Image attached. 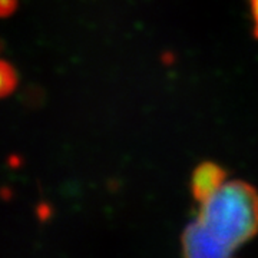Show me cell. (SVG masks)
<instances>
[{"instance_id": "6da1fadb", "label": "cell", "mask_w": 258, "mask_h": 258, "mask_svg": "<svg viewBox=\"0 0 258 258\" xmlns=\"http://www.w3.org/2000/svg\"><path fill=\"white\" fill-rule=\"evenodd\" d=\"M258 234V191L244 181L224 184L198 218L182 232V254L188 258H227Z\"/></svg>"}, {"instance_id": "7a4b0ae2", "label": "cell", "mask_w": 258, "mask_h": 258, "mask_svg": "<svg viewBox=\"0 0 258 258\" xmlns=\"http://www.w3.org/2000/svg\"><path fill=\"white\" fill-rule=\"evenodd\" d=\"M228 172L221 165L207 161L194 169L191 176V194L197 203L204 204L221 188Z\"/></svg>"}, {"instance_id": "3957f363", "label": "cell", "mask_w": 258, "mask_h": 258, "mask_svg": "<svg viewBox=\"0 0 258 258\" xmlns=\"http://www.w3.org/2000/svg\"><path fill=\"white\" fill-rule=\"evenodd\" d=\"M18 86L16 69L5 60H0V98H6Z\"/></svg>"}, {"instance_id": "277c9868", "label": "cell", "mask_w": 258, "mask_h": 258, "mask_svg": "<svg viewBox=\"0 0 258 258\" xmlns=\"http://www.w3.org/2000/svg\"><path fill=\"white\" fill-rule=\"evenodd\" d=\"M18 0H0V18H8L18 9Z\"/></svg>"}, {"instance_id": "5b68a950", "label": "cell", "mask_w": 258, "mask_h": 258, "mask_svg": "<svg viewBox=\"0 0 258 258\" xmlns=\"http://www.w3.org/2000/svg\"><path fill=\"white\" fill-rule=\"evenodd\" d=\"M249 10L252 18V36L258 39V0H249Z\"/></svg>"}]
</instances>
